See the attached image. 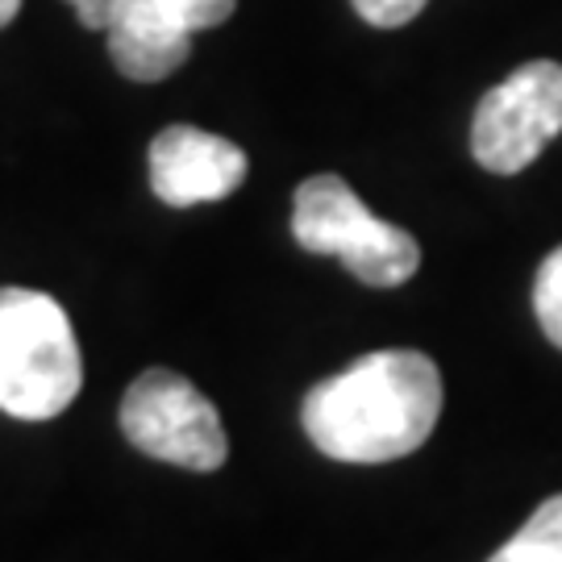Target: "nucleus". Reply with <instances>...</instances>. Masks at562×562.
Here are the masks:
<instances>
[{
    "label": "nucleus",
    "mask_w": 562,
    "mask_h": 562,
    "mask_svg": "<svg viewBox=\"0 0 562 562\" xmlns=\"http://www.w3.org/2000/svg\"><path fill=\"white\" fill-rule=\"evenodd\" d=\"M246 150L196 125H167L150 142V188L171 209L225 201L246 180Z\"/></svg>",
    "instance_id": "nucleus-6"
},
{
    "label": "nucleus",
    "mask_w": 562,
    "mask_h": 562,
    "mask_svg": "<svg viewBox=\"0 0 562 562\" xmlns=\"http://www.w3.org/2000/svg\"><path fill=\"white\" fill-rule=\"evenodd\" d=\"M355 13H359L367 25L375 30H396V25H408V21L422 13L429 0H350Z\"/></svg>",
    "instance_id": "nucleus-11"
},
{
    "label": "nucleus",
    "mask_w": 562,
    "mask_h": 562,
    "mask_svg": "<svg viewBox=\"0 0 562 562\" xmlns=\"http://www.w3.org/2000/svg\"><path fill=\"white\" fill-rule=\"evenodd\" d=\"M67 4L76 9L83 30H101V34H109L121 13L130 9V0H67Z\"/></svg>",
    "instance_id": "nucleus-12"
},
{
    "label": "nucleus",
    "mask_w": 562,
    "mask_h": 562,
    "mask_svg": "<svg viewBox=\"0 0 562 562\" xmlns=\"http://www.w3.org/2000/svg\"><path fill=\"white\" fill-rule=\"evenodd\" d=\"M83 387V359L63 304L34 288H0V408L50 422Z\"/></svg>",
    "instance_id": "nucleus-2"
},
{
    "label": "nucleus",
    "mask_w": 562,
    "mask_h": 562,
    "mask_svg": "<svg viewBox=\"0 0 562 562\" xmlns=\"http://www.w3.org/2000/svg\"><path fill=\"white\" fill-rule=\"evenodd\" d=\"M292 234L308 255H334L367 288H401L422 267L417 238L380 222L341 176H308L292 201Z\"/></svg>",
    "instance_id": "nucleus-3"
},
{
    "label": "nucleus",
    "mask_w": 562,
    "mask_h": 562,
    "mask_svg": "<svg viewBox=\"0 0 562 562\" xmlns=\"http://www.w3.org/2000/svg\"><path fill=\"white\" fill-rule=\"evenodd\" d=\"M562 134V63H521L471 121V155L492 176H517Z\"/></svg>",
    "instance_id": "nucleus-5"
},
{
    "label": "nucleus",
    "mask_w": 562,
    "mask_h": 562,
    "mask_svg": "<svg viewBox=\"0 0 562 562\" xmlns=\"http://www.w3.org/2000/svg\"><path fill=\"white\" fill-rule=\"evenodd\" d=\"M155 4H159L176 25L192 30V34L222 25V21H229L234 9H238V0H155Z\"/></svg>",
    "instance_id": "nucleus-10"
},
{
    "label": "nucleus",
    "mask_w": 562,
    "mask_h": 562,
    "mask_svg": "<svg viewBox=\"0 0 562 562\" xmlns=\"http://www.w3.org/2000/svg\"><path fill=\"white\" fill-rule=\"evenodd\" d=\"M487 562H562V496H550Z\"/></svg>",
    "instance_id": "nucleus-8"
},
{
    "label": "nucleus",
    "mask_w": 562,
    "mask_h": 562,
    "mask_svg": "<svg viewBox=\"0 0 562 562\" xmlns=\"http://www.w3.org/2000/svg\"><path fill=\"white\" fill-rule=\"evenodd\" d=\"M533 313L538 325L546 329V338L562 350V246L550 250L538 267V280H533Z\"/></svg>",
    "instance_id": "nucleus-9"
},
{
    "label": "nucleus",
    "mask_w": 562,
    "mask_h": 562,
    "mask_svg": "<svg viewBox=\"0 0 562 562\" xmlns=\"http://www.w3.org/2000/svg\"><path fill=\"white\" fill-rule=\"evenodd\" d=\"M442 417V375L422 350H375L322 380L301 404L308 442L338 462H392L422 450Z\"/></svg>",
    "instance_id": "nucleus-1"
},
{
    "label": "nucleus",
    "mask_w": 562,
    "mask_h": 562,
    "mask_svg": "<svg viewBox=\"0 0 562 562\" xmlns=\"http://www.w3.org/2000/svg\"><path fill=\"white\" fill-rule=\"evenodd\" d=\"M188 55L192 30L176 25L155 0H130V9L109 30V59L134 83H159L176 76Z\"/></svg>",
    "instance_id": "nucleus-7"
},
{
    "label": "nucleus",
    "mask_w": 562,
    "mask_h": 562,
    "mask_svg": "<svg viewBox=\"0 0 562 562\" xmlns=\"http://www.w3.org/2000/svg\"><path fill=\"white\" fill-rule=\"evenodd\" d=\"M121 434L142 454L183 471H217L229 459L222 413L171 367H150L130 383L121 401Z\"/></svg>",
    "instance_id": "nucleus-4"
},
{
    "label": "nucleus",
    "mask_w": 562,
    "mask_h": 562,
    "mask_svg": "<svg viewBox=\"0 0 562 562\" xmlns=\"http://www.w3.org/2000/svg\"><path fill=\"white\" fill-rule=\"evenodd\" d=\"M18 9H21V0H0V30L18 18Z\"/></svg>",
    "instance_id": "nucleus-13"
}]
</instances>
